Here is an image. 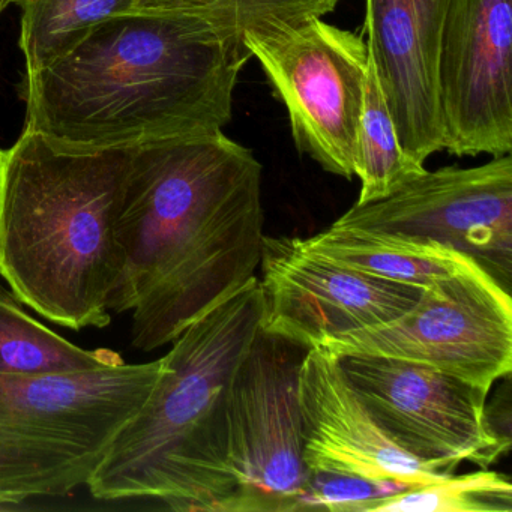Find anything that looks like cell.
Here are the masks:
<instances>
[{"label": "cell", "instance_id": "obj_3", "mask_svg": "<svg viewBox=\"0 0 512 512\" xmlns=\"http://www.w3.org/2000/svg\"><path fill=\"white\" fill-rule=\"evenodd\" d=\"M133 149L29 130L0 149V278L22 304L62 328L112 323Z\"/></svg>", "mask_w": 512, "mask_h": 512}, {"label": "cell", "instance_id": "obj_7", "mask_svg": "<svg viewBox=\"0 0 512 512\" xmlns=\"http://www.w3.org/2000/svg\"><path fill=\"white\" fill-rule=\"evenodd\" d=\"M310 347L260 326L229 397V464L236 482L227 512H299L308 469L299 374Z\"/></svg>", "mask_w": 512, "mask_h": 512}, {"label": "cell", "instance_id": "obj_18", "mask_svg": "<svg viewBox=\"0 0 512 512\" xmlns=\"http://www.w3.org/2000/svg\"><path fill=\"white\" fill-rule=\"evenodd\" d=\"M20 8L25 71L47 67L98 23L133 13L142 0H13Z\"/></svg>", "mask_w": 512, "mask_h": 512}, {"label": "cell", "instance_id": "obj_2", "mask_svg": "<svg viewBox=\"0 0 512 512\" xmlns=\"http://www.w3.org/2000/svg\"><path fill=\"white\" fill-rule=\"evenodd\" d=\"M251 55L241 38L181 14L104 20L67 53L22 74L25 128L94 148L223 131Z\"/></svg>", "mask_w": 512, "mask_h": 512}, {"label": "cell", "instance_id": "obj_15", "mask_svg": "<svg viewBox=\"0 0 512 512\" xmlns=\"http://www.w3.org/2000/svg\"><path fill=\"white\" fill-rule=\"evenodd\" d=\"M302 244L344 268L418 287L430 286L478 266L436 242L413 241L334 224L311 238H302Z\"/></svg>", "mask_w": 512, "mask_h": 512}, {"label": "cell", "instance_id": "obj_13", "mask_svg": "<svg viewBox=\"0 0 512 512\" xmlns=\"http://www.w3.org/2000/svg\"><path fill=\"white\" fill-rule=\"evenodd\" d=\"M445 0H365L368 61L398 142L418 164L443 151L439 95Z\"/></svg>", "mask_w": 512, "mask_h": 512}, {"label": "cell", "instance_id": "obj_21", "mask_svg": "<svg viewBox=\"0 0 512 512\" xmlns=\"http://www.w3.org/2000/svg\"><path fill=\"white\" fill-rule=\"evenodd\" d=\"M412 485L332 470H308L299 512H374Z\"/></svg>", "mask_w": 512, "mask_h": 512}, {"label": "cell", "instance_id": "obj_12", "mask_svg": "<svg viewBox=\"0 0 512 512\" xmlns=\"http://www.w3.org/2000/svg\"><path fill=\"white\" fill-rule=\"evenodd\" d=\"M262 329L317 347L332 338L385 325L409 311L422 287L344 268L302 238H263Z\"/></svg>", "mask_w": 512, "mask_h": 512}, {"label": "cell", "instance_id": "obj_19", "mask_svg": "<svg viewBox=\"0 0 512 512\" xmlns=\"http://www.w3.org/2000/svg\"><path fill=\"white\" fill-rule=\"evenodd\" d=\"M340 0H142L139 10L193 17L224 35L296 25L332 13Z\"/></svg>", "mask_w": 512, "mask_h": 512}, {"label": "cell", "instance_id": "obj_8", "mask_svg": "<svg viewBox=\"0 0 512 512\" xmlns=\"http://www.w3.org/2000/svg\"><path fill=\"white\" fill-rule=\"evenodd\" d=\"M335 356L374 355L428 365L490 392L512 370V299L479 266L422 287L385 325L320 344Z\"/></svg>", "mask_w": 512, "mask_h": 512}, {"label": "cell", "instance_id": "obj_5", "mask_svg": "<svg viewBox=\"0 0 512 512\" xmlns=\"http://www.w3.org/2000/svg\"><path fill=\"white\" fill-rule=\"evenodd\" d=\"M163 371L161 358L68 373H0V505L88 487Z\"/></svg>", "mask_w": 512, "mask_h": 512}, {"label": "cell", "instance_id": "obj_16", "mask_svg": "<svg viewBox=\"0 0 512 512\" xmlns=\"http://www.w3.org/2000/svg\"><path fill=\"white\" fill-rule=\"evenodd\" d=\"M125 364L110 349H83L47 328L0 281V373L47 374Z\"/></svg>", "mask_w": 512, "mask_h": 512}, {"label": "cell", "instance_id": "obj_17", "mask_svg": "<svg viewBox=\"0 0 512 512\" xmlns=\"http://www.w3.org/2000/svg\"><path fill=\"white\" fill-rule=\"evenodd\" d=\"M424 172L425 167L407 157L401 148L379 80L368 61L364 103L353 157V175L361 181L356 205L385 199Z\"/></svg>", "mask_w": 512, "mask_h": 512}, {"label": "cell", "instance_id": "obj_14", "mask_svg": "<svg viewBox=\"0 0 512 512\" xmlns=\"http://www.w3.org/2000/svg\"><path fill=\"white\" fill-rule=\"evenodd\" d=\"M299 403L308 470H332L418 487L448 478L398 448L380 430L344 374L340 358L311 347L299 374Z\"/></svg>", "mask_w": 512, "mask_h": 512}, {"label": "cell", "instance_id": "obj_10", "mask_svg": "<svg viewBox=\"0 0 512 512\" xmlns=\"http://www.w3.org/2000/svg\"><path fill=\"white\" fill-rule=\"evenodd\" d=\"M332 224L436 242L475 262L511 293V154L470 169L425 170L385 199L355 203Z\"/></svg>", "mask_w": 512, "mask_h": 512}, {"label": "cell", "instance_id": "obj_11", "mask_svg": "<svg viewBox=\"0 0 512 512\" xmlns=\"http://www.w3.org/2000/svg\"><path fill=\"white\" fill-rule=\"evenodd\" d=\"M439 95L443 151H512V0H445Z\"/></svg>", "mask_w": 512, "mask_h": 512}, {"label": "cell", "instance_id": "obj_22", "mask_svg": "<svg viewBox=\"0 0 512 512\" xmlns=\"http://www.w3.org/2000/svg\"><path fill=\"white\" fill-rule=\"evenodd\" d=\"M10 4H13V0H0V16L4 14Z\"/></svg>", "mask_w": 512, "mask_h": 512}, {"label": "cell", "instance_id": "obj_4", "mask_svg": "<svg viewBox=\"0 0 512 512\" xmlns=\"http://www.w3.org/2000/svg\"><path fill=\"white\" fill-rule=\"evenodd\" d=\"M262 316V289L254 277L172 341L157 385L89 481L95 499L229 511L236 490L229 464L230 386Z\"/></svg>", "mask_w": 512, "mask_h": 512}, {"label": "cell", "instance_id": "obj_9", "mask_svg": "<svg viewBox=\"0 0 512 512\" xmlns=\"http://www.w3.org/2000/svg\"><path fill=\"white\" fill-rule=\"evenodd\" d=\"M338 358L380 430L416 460L446 473L461 461L488 469L511 448L488 425V391L481 386L403 359Z\"/></svg>", "mask_w": 512, "mask_h": 512}, {"label": "cell", "instance_id": "obj_6", "mask_svg": "<svg viewBox=\"0 0 512 512\" xmlns=\"http://www.w3.org/2000/svg\"><path fill=\"white\" fill-rule=\"evenodd\" d=\"M242 43L286 107L298 151L352 179L368 68L362 37L311 17L245 32Z\"/></svg>", "mask_w": 512, "mask_h": 512}, {"label": "cell", "instance_id": "obj_20", "mask_svg": "<svg viewBox=\"0 0 512 512\" xmlns=\"http://www.w3.org/2000/svg\"><path fill=\"white\" fill-rule=\"evenodd\" d=\"M512 485L505 476L482 469L469 475L418 485L389 497L374 512H511Z\"/></svg>", "mask_w": 512, "mask_h": 512}, {"label": "cell", "instance_id": "obj_1", "mask_svg": "<svg viewBox=\"0 0 512 512\" xmlns=\"http://www.w3.org/2000/svg\"><path fill=\"white\" fill-rule=\"evenodd\" d=\"M263 223L262 164L223 131L134 146L110 301L112 313H131V346L172 344L253 280Z\"/></svg>", "mask_w": 512, "mask_h": 512}]
</instances>
